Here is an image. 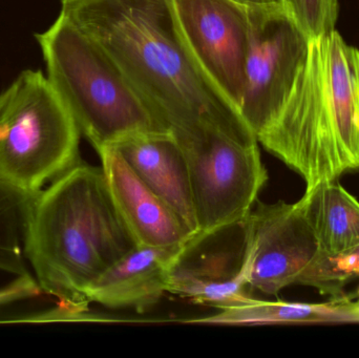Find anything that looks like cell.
Listing matches in <instances>:
<instances>
[{
	"label": "cell",
	"instance_id": "1",
	"mask_svg": "<svg viewBox=\"0 0 359 358\" xmlns=\"http://www.w3.org/2000/svg\"><path fill=\"white\" fill-rule=\"evenodd\" d=\"M61 12L107 50L170 132L211 126L259 144L192 54L172 0H76Z\"/></svg>",
	"mask_w": 359,
	"mask_h": 358
},
{
	"label": "cell",
	"instance_id": "21",
	"mask_svg": "<svg viewBox=\"0 0 359 358\" xmlns=\"http://www.w3.org/2000/svg\"><path fill=\"white\" fill-rule=\"evenodd\" d=\"M234 1L238 2V4L247 6V8L283 6V0H234Z\"/></svg>",
	"mask_w": 359,
	"mask_h": 358
},
{
	"label": "cell",
	"instance_id": "8",
	"mask_svg": "<svg viewBox=\"0 0 359 358\" xmlns=\"http://www.w3.org/2000/svg\"><path fill=\"white\" fill-rule=\"evenodd\" d=\"M248 214L192 235L172 263L168 292L221 310L251 302Z\"/></svg>",
	"mask_w": 359,
	"mask_h": 358
},
{
	"label": "cell",
	"instance_id": "4",
	"mask_svg": "<svg viewBox=\"0 0 359 358\" xmlns=\"http://www.w3.org/2000/svg\"><path fill=\"white\" fill-rule=\"evenodd\" d=\"M35 37L48 79L97 151L132 135L170 132L107 50L67 15Z\"/></svg>",
	"mask_w": 359,
	"mask_h": 358
},
{
	"label": "cell",
	"instance_id": "12",
	"mask_svg": "<svg viewBox=\"0 0 359 358\" xmlns=\"http://www.w3.org/2000/svg\"><path fill=\"white\" fill-rule=\"evenodd\" d=\"M109 146L122 156L194 235L198 233L187 162L172 132L132 135Z\"/></svg>",
	"mask_w": 359,
	"mask_h": 358
},
{
	"label": "cell",
	"instance_id": "7",
	"mask_svg": "<svg viewBox=\"0 0 359 358\" xmlns=\"http://www.w3.org/2000/svg\"><path fill=\"white\" fill-rule=\"evenodd\" d=\"M248 11L250 46L238 113L257 139L286 104L307 58L310 38L283 6Z\"/></svg>",
	"mask_w": 359,
	"mask_h": 358
},
{
	"label": "cell",
	"instance_id": "9",
	"mask_svg": "<svg viewBox=\"0 0 359 358\" xmlns=\"http://www.w3.org/2000/svg\"><path fill=\"white\" fill-rule=\"evenodd\" d=\"M184 38L213 83L238 109L250 46L247 6L234 0H172Z\"/></svg>",
	"mask_w": 359,
	"mask_h": 358
},
{
	"label": "cell",
	"instance_id": "10",
	"mask_svg": "<svg viewBox=\"0 0 359 358\" xmlns=\"http://www.w3.org/2000/svg\"><path fill=\"white\" fill-rule=\"evenodd\" d=\"M248 223L250 289L276 296L289 286L299 285L320 247L297 202H257L249 212Z\"/></svg>",
	"mask_w": 359,
	"mask_h": 358
},
{
	"label": "cell",
	"instance_id": "17",
	"mask_svg": "<svg viewBox=\"0 0 359 358\" xmlns=\"http://www.w3.org/2000/svg\"><path fill=\"white\" fill-rule=\"evenodd\" d=\"M359 277V246L337 254L318 252L299 285L316 288L323 296L339 298L344 288Z\"/></svg>",
	"mask_w": 359,
	"mask_h": 358
},
{
	"label": "cell",
	"instance_id": "20",
	"mask_svg": "<svg viewBox=\"0 0 359 358\" xmlns=\"http://www.w3.org/2000/svg\"><path fill=\"white\" fill-rule=\"evenodd\" d=\"M344 310H345L346 319L347 321H359V290L356 301L341 296Z\"/></svg>",
	"mask_w": 359,
	"mask_h": 358
},
{
	"label": "cell",
	"instance_id": "3",
	"mask_svg": "<svg viewBox=\"0 0 359 358\" xmlns=\"http://www.w3.org/2000/svg\"><path fill=\"white\" fill-rule=\"evenodd\" d=\"M257 141L306 189L359 172V50L337 29L310 39L286 104Z\"/></svg>",
	"mask_w": 359,
	"mask_h": 358
},
{
	"label": "cell",
	"instance_id": "14",
	"mask_svg": "<svg viewBox=\"0 0 359 358\" xmlns=\"http://www.w3.org/2000/svg\"><path fill=\"white\" fill-rule=\"evenodd\" d=\"M320 252L337 254L359 246V202L339 181L322 182L297 201Z\"/></svg>",
	"mask_w": 359,
	"mask_h": 358
},
{
	"label": "cell",
	"instance_id": "13",
	"mask_svg": "<svg viewBox=\"0 0 359 358\" xmlns=\"http://www.w3.org/2000/svg\"><path fill=\"white\" fill-rule=\"evenodd\" d=\"M180 249L137 246L90 286L86 302L145 312L168 292V275Z\"/></svg>",
	"mask_w": 359,
	"mask_h": 358
},
{
	"label": "cell",
	"instance_id": "16",
	"mask_svg": "<svg viewBox=\"0 0 359 358\" xmlns=\"http://www.w3.org/2000/svg\"><path fill=\"white\" fill-rule=\"evenodd\" d=\"M34 195L0 178V271L15 277L29 273L23 247Z\"/></svg>",
	"mask_w": 359,
	"mask_h": 358
},
{
	"label": "cell",
	"instance_id": "18",
	"mask_svg": "<svg viewBox=\"0 0 359 358\" xmlns=\"http://www.w3.org/2000/svg\"><path fill=\"white\" fill-rule=\"evenodd\" d=\"M283 6L310 39L335 29L339 0H283Z\"/></svg>",
	"mask_w": 359,
	"mask_h": 358
},
{
	"label": "cell",
	"instance_id": "5",
	"mask_svg": "<svg viewBox=\"0 0 359 358\" xmlns=\"http://www.w3.org/2000/svg\"><path fill=\"white\" fill-rule=\"evenodd\" d=\"M80 135L48 77L21 71L0 94V178L36 195L79 163Z\"/></svg>",
	"mask_w": 359,
	"mask_h": 358
},
{
	"label": "cell",
	"instance_id": "2",
	"mask_svg": "<svg viewBox=\"0 0 359 358\" xmlns=\"http://www.w3.org/2000/svg\"><path fill=\"white\" fill-rule=\"evenodd\" d=\"M137 246L102 167L79 162L34 195L25 260L42 294L59 301L60 319L84 317L90 286Z\"/></svg>",
	"mask_w": 359,
	"mask_h": 358
},
{
	"label": "cell",
	"instance_id": "6",
	"mask_svg": "<svg viewBox=\"0 0 359 358\" xmlns=\"http://www.w3.org/2000/svg\"><path fill=\"white\" fill-rule=\"evenodd\" d=\"M187 162L198 231L245 218L268 181L259 145L211 126L172 132Z\"/></svg>",
	"mask_w": 359,
	"mask_h": 358
},
{
	"label": "cell",
	"instance_id": "11",
	"mask_svg": "<svg viewBox=\"0 0 359 358\" xmlns=\"http://www.w3.org/2000/svg\"><path fill=\"white\" fill-rule=\"evenodd\" d=\"M114 204L138 246L181 248L194 233L113 146L97 151Z\"/></svg>",
	"mask_w": 359,
	"mask_h": 358
},
{
	"label": "cell",
	"instance_id": "15",
	"mask_svg": "<svg viewBox=\"0 0 359 358\" xmlns=\"http://www.w3.org/2000/svg\"><path fill=\"white\" fill-rule=\"evenodd\" d=\"M344 321L339 301L328 304L267 302L253 298L240 306L222 309L217 315L183 323L208 325H268V324L320 323Z\"/></svg>",
	"mask_w": 359,
	"mask_h": 358
},
{
	"label": "cell",
	"instance_id": "22",
	"mask_svg": "<svg viewBox=\"0 0 359 358\" xmlns=\"http://www.w3.org/2000/svg\"><path fill=\"white\" fill-rule=\"evenodd\" d=\"M76 1V0H61L62 4H67V2Z\"/></svg>",
	"mask_w": 359,
	"mask_h": 358
},
{
	"label": "cell",
	"instance_id": "19",
	"mask_svg": "<svg viewBox=\"0 0 359 358\" xmlns=\"http://www.w3.org/2000/svg\"><path fill=\"white\" fill-rule=\"evenodd\" d=\"M41 294L37 281L29 273L17 275L11 283L0 286V309L14 303L36 298Z\"/></svg>",
	"mask_w": 359,
	"mask_h": 358
}]
</instances>
